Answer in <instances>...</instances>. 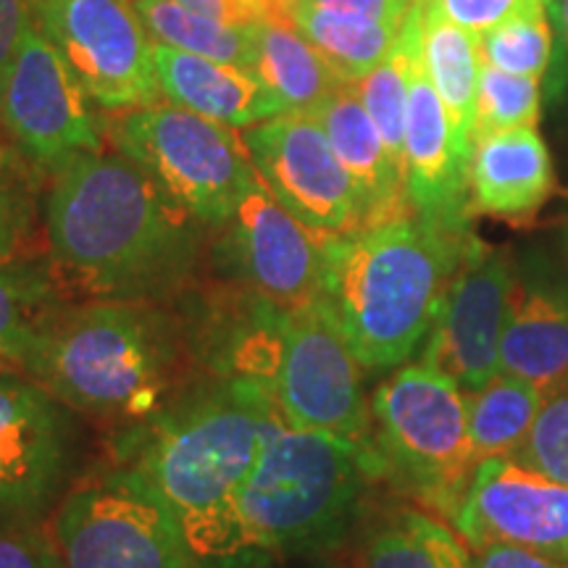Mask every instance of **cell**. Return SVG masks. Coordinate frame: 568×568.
Returning a JSON list of instances; mask_svg holds the SVG:
<instances>
[{
	"label": "cell",
	"mask_w": 568,
	"mask_h": 568,
	"mask_svg": "<svg viewBox=\"0 0 568 568\" xmlns=\"http://www.w3.org/2000/svg\"><path fill=\"white\" fill-rule=\"evenodd\" d=\"M201 224L119 151L90 153L53 176L45 240L61 287L90 301L142 303L193 272Z\"/></svg>",
	"instance_id": "6da1fadb"
},
{
	"label": "cell",
	"mask_w": 568,
	"mask_h": 568,
	"mask_svg": "<svg viewBox=\"0 0 568 568\" xmlns=\"http://www.w3.org/2000/svg\"><path fill=\"white\" fill-rule=\"evenodd\" d=\"M280 416L258 379L226 372L148 424L132 468L176 516L201 564H245L237 500Z\"/></svg>",
	"instance_id": "7a4b0ae2"
},
{
	"label": "cell",
	"mask_w": 568,
	"mask_h": 568,
	"mask_svg": "<svg viewBox=\"0 0 568 568\" xmlns=\"http://www.w3.org/2000/svg\"><path fill=\"white\" fill-rule=\"evenodd\" d=\"M426 219L326 234L322 301L364 372L403 366L429 337L447 284L471 245Z\"/></svg>",
	"instance_id": "3957f363"
},
{
	"label": "cell",
	"mask_w": 568,
	"mask_h": 568,
	"mask_svg": "<svg viewBox=\"0 0 568 568\" xmlns=\"http://www.w3.org/2000/svg\"><path fill=\"white\" fill-rule=\"evenodd\" d=\"M174 366L161 316L126 301L63 305L21 364L67 408L109 418L159 416Z\"/></svg>",
	"instance_id": "277c9868"
},
{
	"label": "cell",
	"mask_w": 568,
	"mask_h": 568,
	"mask_svg": "<svg viewBox=\"0 0 568 568\" xmlns=\"http://www.w3.org/2000/svg\"><path fill=\"white\" fill-rule=\"evenodd\" d=\"M379 450L280 416L237 500L245 552H316L351 529Z\"/></svg>",
	"instance_id": "5b68a950"
},
{
	"label": "cell",
	"mask_w": 568,
	"mask_h": 568,
	"mask_svg": "<svg viewBox=\"0 0 568 568\" xmlns=\"http://www.w3.org/2000/svg\"><path fill=\"white\" fill-rule=\"evenodd\" d=\"M247 322L234 343L230 374L258 379L287 424L372 445L364 366L318 297L303 305L255 297Z\"/></svg>",
	"instance_id": "8992f818"
},
{
	"label": "cell",
	"mask_w": 568,
	"mask_h": 568,
	"mask_svg": "<svg viewBox=\"0 0 568 568\" xmlns=\"http://www.w3.org/2000/svg\"><path fill=\"white\" fill-rule=\"evenodd\" d=\"M105 132L203 226H224L258 180L243 130L161 101L113 113Z\"/></svg>",
	"instance_id": "52a82bcc"
},
{
	"label": "cell",
	"mask_w": 568,
	"mask_h": 568,
	"mask_svg": "<svg viewBox=\"0 0 568 568\" xmlns=\"http://www.w3.org/2000/svg\"><path fill=\"white\" fill-rule=\"evenodd\" d=\"M382 468L453 518L477 468L466 393L424 361L400 366L372 395Z\"/></svg>",
	"instance_id": "ba28073f"
},
{
	"label": "cell",
	"mask_w": 568,
	"mask_h": 568,
	"mask_svg": "<svg viewBox=\"0 0 568 568\" xmlns=\"http://www.w3.org/2000/svg\"><path fill=\"white\" fill-rule=\"evenodd\" d=\"M61 568H195L187 537L134 468L101 474L63 497L53 521Z\"/></svg>",
	"instance_id": "9c48e42d"
},
{
	"label": "cell",
	"mask_w": 568,
	"mask_h": 568,
	"mask_svg": "<svg viewBox=\"0 0 568 568\" xmlns=\"http://www.w3.org/2000/svg\"><path fill=\"white\" fill-rule=\"evenodd\" d=\"M32 21L98 109L124 113L163 101L153 38L130 0H32Z\"/></svg>",
	"instance_id": "30bf717a"
},
{
	"label": "cell",
	"mask_w": 568,
	"mask_h": 568,
	"mask_svg": "<svg viewBox=\"0 0 568 568\" xmlns=\"http://www.w3.org/2000/svg\"><path fill=\"white\" fill-rule=\"evenodd\" d=\"M92 105L67 59L30 21L3 84L0 130L55 176L82 155L105 151L109 132Z\"/></svg>",
	"instance_id": "8fae6325"
},
{
	"label": "cell",
	"mask_w": 568,
	"mask_h": 568,
	"mask_svg": "<svg viewBox=\"0 0 568 568\" xmlns=\"http://www.w3.org/2000/svg\"><path fill=\"white\" fill-rule=\"evenodd\" d=\"M253 166L272 195L311 230H361V203L314 113L284 111L243 130Z\"/></svg>",
	"instance_id": "7c38bea8"
},
{
	"label": "cell",
	"mask_w": 568,
	"mask_h": 568,
	"mask_svg": "<svg viewBox=\"0 0 568 568\" xmlns=\"http://www.w3.org/2000/svg\"><path fill=\"white\" fill-rule=\"evenodd\" d=\"M71 429L63 403L0 368V529H32L59 500Z\"/></svg>",
	"instance_id": "4fadbf2b"
},
{
	"label": "cell",
	"mask_w": 568,
	"mask_h": 568,
	"mask_svg": "<svg viewBox=\"0 0 568 568\" xmlns=\"http://www.w3.org/2000/svg\"><path fill=\"white\" fill-rule=\"evenodd\" d=\"M516 272L503 251L471 240L447 284L422 361L450 376L464 393H477L500 372V343L508 322Z\"/></svg>",
	"instance_id": "5bb4252c"
},
{
	"label": "cell",
	"mask_w": 568,
	"mask_h": 568,
	"mask_svg": "<svg viewBox=\"0 0 568 568\" xmlns=\"http://www.w3.org/2000/svg\"><path fill=\"white\" fill-rule=\"evenodd\" d=\"M219 243L224 272L274 305L316 301L324 276V232L311 230L255 180Z\"/></svg>",
	"instance_id": "9a60e30c"
},
{
	"label": "cell",
	"mask_w": 568,
	"mask_h": 568,
	"mask_svg": "<svg viewBox=\"0 0 568 568\" xmlns=\"http://www.w3.org/2000/svg\"><path fill=\"white\" fill-rule=\"evenodd\" d=\"M450 521L468 550L508 542L568 564V485L510 456L479 460Z\"/></svg>",
	"instance_id": "2e32d148"
},
{
	"label": "cell",
	"mask_w": 568,
	"mask_h": 568,
	"mask_svg": "<svg viewBox=\"0 0 568 568\" xmlns=\"http://www.w3.org/2000/svg\"><path fill=\"white\" fill-rule=\"evenodd\" d=\"M468 166L471 148L453 130L443 98L418 59L410 69L406 140H403V174L406 193L416 216L447 230H468Z\"/></svg>",
	"instance_id": "e0dca14e"
},
{
	"label": "cell",
	"mask_w": 568,
	"mask_h": 568,
	"mask_svg": "<svg viewBox=\"0 0 568 568\" xmlns=\"http://www.w3.org/2000/svg\"><path fill=\"white\" fill-rule=\"evenodd\" d=\"M351 174L361 203V230L410 216L406 174L368 116L355 84H339L326 101L311 111Z\"/></svg>",
	"instance_id": "ac0fdd59"
},
{
	"label": "cell",
	"mask_w": 568,
	"mask_h": 568,
	"mask_svg": "<svg viewBox=\"0 0 568 568\" xmlns=\"http://www.w3.org/2000/svg\"><path fill=\"white\" fill-rule=\"evenodd\" d=\"M153 63L163 101L197 116L247 130L284 113L280 95L253 69L203 59L159 42H153Z\"/></svg>",
	"instance_id": "d6986e66"
},
{
	"label": "cell",
	"mask_w": 568,
	"mask_h": 568,
	"mask_svg": "<svg viewBox=\"0 0 568 568\" xmlns=\"http://www.w3.org/2000/svg\"><path fill=\"white\" fill-rule=\"evenodd\" d=\"M556 172L537 126H518L474 140L468 166L471 211L506 222H527L548 203Z\"/></svg>",
	"instance_id": "ffe728a7"
},
{
	"label": "cell",
	"mask_w": 568,
	"mask_h": 568,
	"mask_svg": "<svg viewBox=\"0 0 568 568\" xmlns=\"http://www.w3.org/2000/svg\"><path fill=\"white\" fill-rule=\"evenodd\" d=\"M500 372L548 393L568 382V293L516 280L500 343Z\"/></svg>",
	"instance_id": "44dd1931"
},
{
	"label": "cell",
	"mask_w": 568,
	"mask_h": 568,
	"mask_svg": "<svg viewBox=\"0 0 568 568\" xmlns=\"http://www.w3.org/2000/svg\"><path fill=\"white\" fill-rule=\"evenodd\" d=\"M422 6V59L424 69L443 98L453 130L474 151V113L481 53L477 34L458 27L439 0H418Z\"/></svg>",
	"instance_id": "7402d4cb"
},
{
	"label": "cell",
	"mask_w": 568,
	"mask_h": 568,
	"mask_svg": "<svg viewBox=\"0 0 568 568\" xmlns=\"http://www.w3.org/2000/svg\"><path fill=\"white\" fill-rule=\"evenodd\" d=\"M293 19L303 38L322 53L329 69L347 84L364 80L368 71L393 51L403 27V21L326 9L311 0H297Z\"/></svg>",
	"instance_id": "603a6c76"
},
{
	"label": "cell",
	"mask_w": 568,
	"mask_h": 568,
	"mask_svg": "<svg viewBox=\"0 0 568 568\" xmlns=\"http://www.w3.org/2000/svg\"><path fill=\"white\" fill-rule=\"evenodd\" d=\"M255 48H258L255 74L280 95L284 111H316L339 84H347L303 38L295 21L255 24Z\"/></svg>",
	"instance_id": "cb8c5ba5"
},
{
	"label": "cell",
	"mask_w": 568,
	"mask_h": 568,
	"mask_svg": "<svg viewBox=\"0 0 568 568\" xmlns=\"http://www.w3.org/2000/svg\"><path fill=\"white\" fill-rule=\"evenodd\" d=\"M63 293L53 266L34 261L0 266V364H24L42 329L69 305Z\"/></svg>",
	"instance_id": "d4e9b609"
},
{
	"label": "cell",
	"mask_w": 568,
	"mask_h": 568,
	"mask_svg": "<svg viewBox=\"0 0 568 568\" xmlns=\"http://www.w3.org/2000/svg\"><path fill=\"white\" fill-rule=\"evenodd\" d=\"M134 6L159 45L255 71L258 63L255 27L205 17L176 0H138Z\"/></svg>",
	"instance_id": "484cf974"
},
{
	"label": "cell",
	"mask_w": 568,
	"mask_h": 568,
	"mask_svg": "<svg viewBox=\"0 0 568 568\" xmlns=\"http://www.w3.org/2000/svg\"><path fill=\"white\" fill-rule=\"evenodd\" d=\"M542 397V389L508 372H497L477 393H466L468 435L477 464L493 456H514L535 424Z\"/></svg>",
	"instance_id": "4316f807"
},
{
	"label": "cell",
	"mask_w": 568,
	"mask_h": 568,
	"mask_svg": "<svg viewBox=\"0 0 568 568\" xmlns=\"http://www.w3.org/2000/svg\"><path fill=\"white\" fill-rule=\"evenodd\" d=\"M422 53V6L410 9L403 21L393 51L368 71L361 82H355L361 101L368 116L374 119L376 130L393 153V159L403 169V140H406V109H408V82L410 69Z\"/></svg>",
	"instance_id": "83f0119b"
},
{
	"label": "cell",
	"mask_w": 568,
	"mask_h": 568,
	"mask_svg": "<svg viewBox=\"0 0 568 568\" xmlns=\"http://www.w3.org/2000/svg\"><path fill=\"white\" fill-rule=\"evenodd\" d=\"M364 568H474V558L437 518L403 510L368 537Z\"/></svg>",
	"instance_id": "f1b7e54d"
},
{
	"label": "cell",
	"mask_w": 568,
	"mask_h": 568,
	"mask_svg": "<svg viewBox=\"0 0 568 568\" xmlns=\"http://www.w3.org/2000/svg\"><path fill=\"white\" fill-rule=\"evenodd\" d=\"M45 172L17 145L0 142V266L32 261L45 232Z\"/></svg>",
	"instance_id": "f546056e"
},
{
	"label": "cell",
	"mask_w": 568,
	"mask_h": 568,
	"mask_svg": "<svg viewBox=\"0 0 568 568\" xmlns=\"http://www.w3.org/2000/svg\"><path fill=\"white\" fill-rule=\"evenodd\" d=\"M477 40L481 61L508 71V74L545 80V74L550 71L556 40H552L545 0L500 21L493 30L479 34Z\"/></svg>",
	"instance_id": "4dcf8cb0"
},
{
	"label": "cell",
	"mask_w": 568,
	"mask_h": 568,
	"mask_svg": "<svg viewBox=\"0 0 568 568\" xmlns=\"http://www.w3.org/2000/svg\"><path fill=\"white\" fill-rule=\"evenodd\" d=\"M542 111V80L508 74V71L481 61L477 84V113H474V140L485 134L537 126Z\"/></svg>",
	"instance_id": "1f68e13d"
},
{
	"label": "cell",
	"mask_w": 568,
	"mask_h": 568,
	"mask_svg": "<svg viewBox=\"0 0 568 568\" xmlns=\"http://www.w3.org/2000/svg\"><path fill=\"white\" fill-rule=\"evenodd\" d=\"M510 458L568 485V382L545 393L527 439Z\"/></svg>",
	"instance_id": "d6a6232c"
},
{
	"label": "cell",
	"mask_w": 568,
	"mask_h": 568,
	"mask_svg": "<svg viewBox=\"0 0 568 568\" xmlns=\"http://www.w3.org/2000/svg\"><path fill=\"white\" fill-rule=\"evenodd\" d=\"M0 568H61L53 537L38 529H0Z\"/></svg>",
	"instance_id": "836d02e7"
},
{
	"label": "cell",
	"mask_w": 568,
	"mask_h": 568,
	"mask_svg": "<svg viewBox=\"0 0 568 568\" xmlns=\"http://www.w3.org/2000/svg\"><path fill=\"white\" fill-rule=\"evenodd\" d=\"M535 3L542 0H439L447 17L477 38Z\"/></svg>",
	"instance_id": "e575fe53"
},
{
	"label": "cell",
	"mask_w": 568,
	"mask_h": 568,
	"mask_svg": "<svg viewBox=\"0 0 568 568\" xmlns=\"http://www.w3.org/2000/svg\"><path fill=\"white\" fill-rule=\"evenodd\" d=\"M545 9H548L550 27H552V63L550 71L545 74V84L552 101L564 98L568 92V0H545Z\"/></svg>",
	"instance_id": "d590c367"
},
{
	"label": "cell",
	"mask_w": 568,
	"mask_h": 568,
	"mask_svg": "<svg viewBox=\"0 0 568 568\" xmlns=\"http://www.w3.org/2000/svg\"><path fill=\"white\" fill-rule=\"evenodd\" d=\"M32 21V0H0V98L9 69L17 59L21 34Z\"/></svg>",
	"instance_id": "8d00e7d4"
},
{
	"label": "cell",
	"mask_w": 568,
	"mask_h": 568,
	"mask_svg": "<svg viewBox=\"0 0 568 568\" xmlns=\"http://www.w3.org/2000/svg\"><path fill=\"white\" fill-rule=\"evenodd\" d=\"M474 568H568L566 560L542 556V552L518 548L508 542H489L471 550Z\"/></svg>",
	"instance_id": "74e56055"
},
{
	"label": "cell",
	"mask_w": 568,
	"mask_h": 568,
	"mask_svg": "<svg viewBox=\"0 0 568 568\" xmlns=\"http://www.w3.org/2000/svg\"><path fill=\"white\" fill-rule=\"evenodd\" d=\"M311 3L326 6V9H339L361 13V17L385 19V21H406L416 0H311Z\"/></svg>",
	"instance_id": "f35d334b"
},
{
	"label": "cell",
	"mask_w": 568,
	"mask_h": 568,
	"mask_svg": "<svg viewBox=\"0 0 568 568\" xmlns=\"http://www.w3.org/2000/svg\"><path fill=\"white\" fill-rule=\"evenodd\" d=\"M243 568H276V566L268 558L261 556V558H255V560H245Z\"/></svg>",
	"instance_id": "ab89813d"
},
{
	"label": "cell",
	"mask_w": 568,
	"mask_h": 568,
	"mask_svg": "<svg viewBox=\"0 0 568 568\" xmlns=\"http://www.w3.org/2000/svg\"><path fill=\"white\" fill-rule=\"evenodd\" d=\"M130 3H138V0H130Z\"/></svg>",
	"instance_id": "60d3db41"
}]
</instances>
